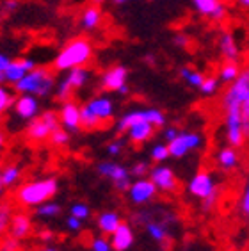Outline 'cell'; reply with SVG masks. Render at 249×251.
Returning <instances> with one entry per match:
<instances>
[{
  "label": "cell",
  "instance_id": "cell-1",
  "mask_svg": "<svg viewBox=\"0 0 249 251\" xmlns=\"http://www.w3.org/2000/svg\"><path fill=\"white\" fill-rule=\"evenodd\" d=\"M221 107L224 114L226 143L239 148L249 139V66L242 68L239 77L228 84Z\"/></svg>",
  "mask_w": 249,
  "mask_h": 251
},
{
  "label": "cell",
  "instance_id": "cell-2",
  "mask_svg": "<svg viewBox=\"0 0 249 251\" xmlns=\"http://www.w3.org/2000/svg\"><path fill=\"white\" fill-rule=\"evenodd\" d=\"M93 53H95V47H93L89 38L78 36V38L70 39L55 53V57L52 61L53 72L66 73L68 70H73V68L87 66L93 59Z\"/></svg>",
  "mask_w": 249,
  "mask_h": 251
},
{
  "label": "cell",
  "instance_id": "cell-3",
  "mask_svg": "<svg viewBox=\"0 0 249 251\" xmlns=\"http://www.w3.org/2000/svg\"><path fill=\"white\" fill-rule=\"evenodd\" d=\"M59 191V182L52 176L25 182L16 193V201L25 208H36L41 203L52 200Z\"/></svg>",
  "mask_w": 249,
  "mask_h": 251
},
{
  "label": "cell",
  "instance_id": "cell-4",
  "mask_svg": "<svg viewBox=\"0 0 249 251\" xmlns=\"http://www.w3.org/2000/svg\"><path fill=\"white\" fill-rule=\"evenodd\" d=\"M15 89L18 93H27V95H34V97L38 98L50 97L55 91V75H53V70L45 66H36L22 80H18L15 84Z\"/></svg>",
  "mask_w": 249,
  "mask_h": 251
},
{
  "label": "cell",
  "instance_id": "cell-5",
  "mask_svg": "<svg viewBox=\"0 0 249 251\" xmlns=\"http://www.w3.org/2000/svg\"><path fill=\"white\" fill-rule=\"evenodd\" d=\"M114 101L107 95H98L87 100L84 105H80L82 126L87 130H95L100 125L110 121L114 118Z\"/></svg>",
  "mask_w": 249,
  "mask_h": 251
},
{
  "label": "cell",
  "instance_id": "cell-6",
  "mask_svg": "<svg viewBox=\"0 0 249 251\" xmlns=\"http://www.w3.org/2000/svg\"><path fill=\"white\" fill-rule=\"evenodd\" d=\"M89 78H91V70L86 66H78V68H73V70H68L66 75L55 84V98L59 101H66V100H72L73 93H77L78 89H82L84 86H87L89 82Z\"/></svg>",
  "mask_w": 249,
  "mask_h": 251
},
{
  "label": "cell",
  "instance_id": "cell-7",
  "mask_svg": "<svg viewBox=\"0 0 249 251\" xmlns=\"http://www.w3.org/2000/svg\"><path fill=\"white\" fill-rule=\"evenodd\" d=\"M141 120L149 121V123L155 125L157 128L166 126V123H168V118H166L164 111H160L157 107H144V109H132V111L124 112L123 116L116 121V130L120 132V134H124L130 126Z\"/></svg>",
  "mask_w": 249,
  "mask_h": 251
},
{
  "label": "cell",
  "instance_id": "cell-8",
  "mask_svg": "<svg viewBox=\"0 0 249 251\" xmlns=\"http://www.w3.org/2000/svg\"><path fill=\"white\" fill-rule=\"evenodd\" d=\"M96 173H98L100 178L109 180L118 193H126V189L132 184L130 169H126L120 162H114V160H101V162H98Z\"/></svg>",
  "mask_w": 249,
  "mask_h": 251
},
{
  "label": "cell",
  "instance_id": "cell-9",
  "mask_svg": "<svg viewBox=\"0 0 249 251\" xmlns=\"http://www.w3.org/2000/svg\"><path fill=\"white\" fill-rule=\"evenodd\" d=\"M61 126L59 121V114L53 111H45L41 112L38 118H34L29 121L27 126V137L34 143H43V141L50 139V135Z\"/></svg>",
  "mask_w": 249,
  "mask_h": 251
},
{
  "label": "cell",
  "instance_id": "cell-10",
  "mask_svg": "<svg viewBox=\"0 0 249 251\" xmlns=\"http://www.w3.org/2000/svg\"><path fill=\"white\" fill-rule=\"evenodd\" d=\"M205 139H203V135L199 132H194V130H180L178 135L169 145V153L171 157L174 159H183L187 157L189 153L192 151H198L199 148L203 146Z\"/></svg>",
  "mask_w": 249,
  "mask_h": 251
},
{
  "label": "cell",
  "instance_id": "cell-11",
  "mask_svg": "<svg viewBox=\"0 0 249 251\" xmlns=\"http://www.w3.org/2000/svg\"><path fill=\"white\" fill-rule=\"evenodd\" d=\"M100 86L110 93H128V70L123 64H112L100 75Z\"/></svg>",
  "mask_w": 249,
  "mask_h": 251
},
{
  "label": "cell",
  "instance_id": "cell-12",
  "mask_svg": "<svg viewBox=\"0 0 249 251\" xmlns=\"http://www.w3.org/2000/svg\"><path fill=\"white\" fill-rule=\"evenodd\" d=\"M187 191H189L191 196H194L199 201L212 198V196H219L216 178L208 171H198L196 175H192V178L187 184Z\"/></svg>",
  "mask_w": 249,
  "mask_h": 251
},
{
  "label": "cell",
  "instance_id": "cell-13",
  "mask_svg": "<svg viewBox=\"0 0 249 251\" xmlns=\"http://www.w3.org/2000/svg\"><path fill=\"white\" fill-rule=\"evenodd\" d=\"M158 189L157 185L151 182L149 176H143V178H135L130 187L126 189V196H128L130 203H134L137 207H143L146 203L153 201V198L157 196Z\"/></svg>",
  "mask_w": 249,
  "mask_h": 251
},
{
  "label": "cell",
  "instance_id": "cell-14",
  "mask_svg": "<svg viewBox=\"0 0 249 251\" xmlns=\"http://www.w3.org/2000/svg\"><path fill=\"white\" fill-rule=\"evenodd\" d=\"M13 112L15 116L22 121H32L41 114V103L39 98L27 93H20L18 97L13 101Z\"/></svg>",
  "mask_w": 249,
  "mask_h": 251
},
{
  "label": "cell",
  "instance_id": "cell-15",
  "mask_svg": "<svg viewBox=\"0 0 249 251\" xmlns=\"http://www.w3.org/2000/svg\"><path fill=\"white\" fill-rule=\"evenodd\" d=\"M149 178L157 185V189L160 193H174L178 187V178L174 171H173L169 166L162 164H155L153 168L149 169Z\"/></svg>",
  "mask_w": 249,
  "mask_h": 251
},
{
  "label": "cell",
  "instance_id": "cell-16",
  "mask_svg": "<svg viewBox=\"0 0 249 251\" xmlns=\"http://www.w3.org/2000/svg\"><path fill=\"white\" fill-rule=\"evenodd\" d=\"M57 114H59V121H61V126L66 128L68 132H77L82 128L80 105H78L77 101H73V100L62 101V105Z\"/></svg>",
  "mask_w": 249,
  "mask_h": 251
},
{
  "label": "cell",
  "instance_id": "cell-17",
  "mask_svg": "<svg viewBox=\"0 0 249 251\" xmlns=\"http://www.w3.org/2000/svg\"><path fill=\"white\" fill-rule=\"evenodd\" d=\"M34 68H36V61H34L32 57L13 59L9 63V66L5 68V72H4L5 84H13V86H15L18 80H22L30 70H34Z\"/></svg>",
  "mask_w": 249,
  "mask_h": 251
},
{
  "label": "cell",
  "instance_id": "cell-18",
  "mask_svg": "<svg viewBox=\"0 0 249 251\" xmlns=\"http://www.w3.org/2000/svg\"><path fill=\"white\" fill-rule=\"evenodd\" d=\"M217 49H219L221 57L224 59V61H237L240 55L239 43H237L233 32H230V30H223L221 32L219 39H217Z\"/></svg>",
  "mask_w": 249,
  "mask_h": 251
},
{
  "label": "cell",
  "instance_id": "cell-19",
  "mask_svg": "<svg viewBox=\"0 0 249 251\" xmlns=\"http://www.w3.org/2000/svg\"><path fill=\"white\" fill-rule=\"evenodd\" d=\"M155 128H157V126L151 125L149 121L141 120V121H137V123H134V125L130 126L124 134H126V137H128L130 143H134V145H144L146 141H149L151 137H153Z\"/></svg>",
  "mask_w": 249,
  "mask_h": 251
},
{
  "label": "cell",
  "instance_id": "cell-20",
  "mask_svg": "<svg viewBox=\"0 0 249 251\" xmlns=\"http://www.w3.org/2000/svg\"><path fill=\"white\" fill-rule=\"evenodd\" d=\"M110 242H112L114 251H128L135 242V235L132 226L126 225V223H121L120 226L116 228V232L110 235Z\"/></svg>",
  "mask_w": 249,
  "mask_h": 251
},
{
  "label": "cell",
  "instance_id": "cell-21",
  "mask_svg": "<svg viewBox=\"0 0 249 251\" xmlns=\"http://www.w3.org/2000/svg\"><path fill=\"white\" fill-rule=\"evenodd\" d=\"M103 22V11L98 4L86 5L80 13V27L84 30H96Z\"/></svg>",
  "mask_w": 249,
  "mask_h": 251
},
{
  "label": "cell",
  "instance_id": "cell-22",
  "mask_svg": "<svg viewBox=\"0 0 249 251\" xmlns=\"http://www.w3.org/2000/svg\"><path fill=\"white\" fill-rule=\"evenodd\" d=\"M32 232V219L24 212L13 214V219H11L9 225V233L11 237H15L18 241H24L30 235Z\"/></svg>",
  "mask_w": 249,
  "mask_h": 251
},
{
  "label": "cell",
  "instance_id": "cell-23",
  "mask_svg": "<svg viewBox=\"0 0 249 251\" xmlns=\"http://www.w3.org/2000/svg\"><path fill=\"white\" fill-rule=\"evenodd\" d=\"M121 216L114 210H105V212L98 214L96 218V228L101 235H112L116 232V228L121 225Z\"/></svg>",
  "mask_w": 249,
  "mask_h": 251
},
{
  "label": "cell",
  "instance_id": "cell-24",
  "mask_svg": "<svg viewBox=\"0 0 249 251\" xmlns=\"http://www.w3.org/2000/svg\"><path fill=\"white\" fill-rule=\"evenodd\" d=\"M216 162L223 171H231L239 166V151L235 146H224L216 155Z\"/></svg>",
  "mask_w": 249,
  "mask_h": 251
},
{
  "label": "cell",
  "instance_id": "cell-25",
  "mask_svg": "<svg viewBox=\"0 0 249 251\" xmlns=\"http://www.w3.org/2000/svg\"><path fill=\"white\" fill-rule=\"evenodd\" d=\"M180 77H182L183 82L189 87H192V89H199V86H201L203 80H205V75H203L199 70L191 68V66L180 68Z\"/></svg>",
  "mask_w": 249,
  "mask_h": 251
},
{
  "label": "cell",
  "instance_id": "cell-26",
  "mask_svg": "<svg viewBox=\"0 0 249 251\" xmlns=\"http://www.w3.org/2000/svg\"><path fill=\"white\" fill-rule=\"evenodd\" d=\"M0 178L4 187H13L20 182L22 178V168L18 164H7L0 169Z\"/></svg>",
  "mask_w": 249,
  "mask_h": 251
},
{
  "label": "cell",
  "instance_id": "cell-27",
  "mask_svg": "<svg viewBox=\"0 0 249 251\" xmlns=\"http://www.w3.org/2000/svg\"><path fill=\"white\" fill-rule=\"evenodd\" d=\"M239 73H240V66L237 64V61H224L223 66L219 68L217 78H219L223 84H230L239 77Z\"/></svg>",
  "mask_w": 249,
  "mask_h": 251
},
{
  "label": "cell",
  "instance_id": "cell-28",
  "mask_svg": "<svg viewBox=\"0 0 249 251\" xmlns=\"http://www.w3.org/2000/svg\"><path fill=\"white\" fill-rule=\"evenodd\" d=\"M146 235L155 242H164L168 239L169 230L160 221H146Z\"/></svg>",
  "mask_w": 249,
  "mask_h": 251
},
{
  "label": "cell",
  "instance_id": "cell-29",
  "mask_svg": "<svg viewBox=\"0 0 249 251\" xmlns=\"http://www.w3.org/2000/svg\"><path fill=\"white\" fill-rule=\"evenodd\" d=\"M59 214H61V205L57 201H53V200H48V201L36 207V216L39 219H53L57 218Z\"/></svg>",
  "mask_w": 249,
  "mask_h": 251
},
{
  "label": "cell",
  "instance_id": "cell-30",
  "mask_svg": "<svg viewBox=\"0 0 249 251\" xmlns=\"http://www.w3.org/2000/svg\"><path fill=\"white\" fill-rule=\"evenodd\" d=\"M223 4V0H192V7L196 9L198 15L212 18V15L216 13V9Z\"/></svg>",
  "mask_w": 249,
  "mask_h": 251
},
{
  "label": "cell",
  "instance_id": "cell-31",
  "mask_svg": "<svg viewBox=\"0 0 249 251\" xmlns=\"http://www.w3.org/2000/svg\"><path fill=\"white\" fill-rule=\"evenodd\" d=\"M169 157H171V153H169L168 143H155L151 146V150H149V159L153 160L155 164H162Z\"/></svg>",
  "mask_w": 249,
  "mask_h": 251
},
{
  "label": "cell",
  "instance_id": "cell-32",
  "mask_svg": "<svg viewBox=\"0 0 249 251\" xmlns=\"http://www.w3.org/2000/svg\"><path fill=\"white\" fill-rule=\"evenodd\" d=\"M72 132H68L66 128H62V126H59L57 130L53 132L52 135H50V145L55 146V148H64V146L70 145V139H72Z\"/></svg>",
  "mask_w": 249,
  "mask_h": 251
},
{
  "label": "cell",
  "instance_id": "cell-33",
  "mask_svg": "<svg viewBox=\"0 0 249 251\" xmlns=\"http://www.w3.org/2000/svg\"><path fill=\"white\" fill-rule=\"evenodd\" d=\"M219 84L221 80L217 77H205V80H203V84L199 86L198 91L201 93L203 97H214L219 91Z\"/></svg>",
  "mask_w": 249,
  "mask_h": 251
},
{
  "label": "cell",
  "instance_id": "cell-34",
  "mask_svg": "<svg viewBox=\"0 0 249 251\" xmlns=\"http://www.w3.org/2000/svg\"><path fill=\"white\" fill-rule=\"evenodd\" d=\"M11 219H13V208L9 203H0V233L9 230Z\"/></svg>",
  "mask_w": 249,
  "mask_h": 251
},
{
  "label": "cell",
  "instance_id": "cell-35",
  "mask_svg": "<svg viewBox=\"0 0 249 251\" xmlns=\"http://www.w3.org/2000/svg\"><path fill=\"white\" fill-rule=\"evenodd\" d=\"M13 101H15V97L13 93L5 87V84H0V116L7 112L13 107Z\"/></svg>",
  "mask_w": 249,
  "mask_h": 251
},
{
  "label": "cell",
  "instance_id": "cell-36",
  "mask_svg": "<svg viewBox=\"0 0 249 251\" xmlns=\"http://www.w3.org/2000/svg\"><path fill=\"white\" fill-rule=\"evenodd\" d=\"M70 214L75 216V218L82 219V221H87V219L91 218V207L84 201H77L70 207Z\"/></svg>",
  "mask_w": 249,
  "mask_h": 251
},
{
  "label": "cell",
  "instance_id": "cell-37",
  "mask_svg": "<svg viewBox=\"0 0 249 251\" xmlns=\"http://www.w3.org/2000/svg\"><path fill=\"white\" fill-rule=\"evenodd\" d=\"M112 242L110 239H107L105 235H100V237H95L91 242V251H112Z\"/></svg>",
  "mask_w": 249,
  "mask_h": 251
},
{
  "label": "cell",
  "instance_id": "cell-38",
  "mask_svg": "<svg viewBox=\"0 0 249 251\" xmlns=\"http://www.w3.org/2000/svg\"><path fill=\"white\" fill-rule=\"evenodd\" d=\"M149 164L146 160H141V162H135L132 168H130V175L134 176V178H143V176H148L149 175Z\"/></svg>",
  "mask_w": 249,
  "mask_h": 251
},
{
  "label": "cell",
  "instance_id": "cell-39",
  "mask_svg": "<svg viewBox=\"0 0 249 251\" xmlns=\"http://www.w3.org/2000/svg\"><path fill=\"white\" fill-rule=\"evenodd\" d=\"M239 207H240V212H242V216L249 218V175H248V178H246L244 191H242V196H240Z\"/></svg>",
  "mask_w": 249,
  "mask_h": 251
},
{
  "label": "cell",
  "instance_id": "cell-40",
  "mask_svg": "<svg viewBox=\"0 0 249 251\" xmlns=\"http://www.w3.org/2000/svg\"><path fill=\"white\" fill-rule=\"evenodd\" d=\"M123 150H124V141L123 139H114L107 145V153H109L110 157H118V155L123 153Z\"/></svg>",
  "mask_w": 249,
  "mask_h": 251
},
{
  "label": "cell",
  "instance_id": "cell-41",
  "mask_svg": "<svg viewBox=\"0 0 249 251\" xmlns=\"http://www.w3.org/2000/svg\"><path fill=\"white\" fill-rule=\"evenodd\" d=\"M66 228H68V230H70L72 233H78V232L82 230V228H84V221H82V219H78V218H75V216H72V214H70V216L66 218Z\"/></svg>",
  "mask_w": 249,
  "mask_h": 251
},
{
  "label": "cell",
  "instance_id": "cell-42",
  "mask_svg": "<svg viewBox=\"0 0 249 251\" xmlns=\"http://www.w3.org/2000/svg\"><path fill=\"white\" fill-rule=\"evenodd\" d=\"M173 45H174L176 49H187V47L191 45V38L183 32H176L173 36Z\"/></svg>",
  "mask_w": 249,
  "mask_h": 251
},
{
  "label": "cell",
  "instance_id": "cell-43",
  "mask_svg": "<svg viewBox=\"0 0 249 251\" xmlns=\"http://www.w3.org/2000/svg\"><path fill=\"white\" fill-rule=\"evenodd\" d=\"M18 5H20L18 0H5L4 4L0 5V7H2V11H4L5 15H13V13L18 9Z\"/></svg>",
  "mask_w": 249,
  "mask_h": 251
},
{
  "label": "cell",
  "instance_id": "cell-44",
  "mask_svg": "<svg viewBox=\"0 0 249 251\" xmlns=\"http://www.w3.org/2000/svg\"><path fill=\"white\" fill-rule=\"evenodd\" d=\"M18 248H20V241L15 239V237H11V239H7V241L2 244L0 251H18Z\"/></svg>",
  "mask_w": 249,
  "mask_h": 251
},
{
  "label": "cell",
  "instance_id": "cell-45",
  "mask_svg": "<svg viewBox=\"0 0 249 251\" xmlns=\"http://www.w3.org/2000/svg\"><path fill=\"white\" fill-rule=\"evenodd\" d=\"M178 132L180 130H178L176 126H164V132H162L164 141H166V143H171V141L178 135Z\"/></svg>",
  "mask_w": 249,
  "mask_h": 251
},
{
  "label": "cell",
  "instance_id": "cell-46",
  "mask_svg": "<svg viewBox=\"0 0 249 251\" xmlns=\"http://www.w3.org/2000/svg\"><path fill=\"white\" fill-rule=\"evenodd\" d=\"M13 61V59L7 55V53L0 52V72H5V68L9 66V63Z\"/></svg>",
  "mask_w": 249,
  "mask_h": 251
},
{
  "label": "cell",
  "instance_id": "cell-47",
  "mask_svg": "<svg viewBox=\"0 0 249 251\" xmlns=\"http://www.w3.org/2000/svg\"><path fill=\"white\" fill-rule=\"evenodd\" d=\"M144 61H146L148 64H153L155 63V55H151V53H146V55H144Z\"/></svg>",
  "mask_w": 249,
  "mask_h": 251
},
{
  "label": "cell",
  "instance_id": "cell-48",
  "mask_svg": "<svg viewBox=\"0 0 249 251\" xmlns=\"http://www.w3.org/2000/svg\"><path fill=\"white\" fill-rule=\"evenodd\" d=\"M242 9H249V0H237Z\"/></svg>",
  "mask_w": 249,
  "mask_h": 251
},
{
  "label": "cell",
  "instance_id": "cell-49",
  "mask_svg": "<svg viewBox=\"0 0 249 251\" xmlns=\"http://www.w3.org/2000/svg\"><path fill=\"white\" fill-rule=\"evenodd\" d=\"M41 239H43V241H50V239H52V233L50 232H41Z\"/></svg>",
  "mask_w": 249,
  "mask_h": 251
},
{
  "label": "cell",
  "instance_id": "cell-50",
  "mask_svg": "<svg viewBox=\"0 0 249 251\" xmlns=\"http://www.w3.org/2000/svg\"><path fill=\"white\" fill-rule=\"evenodd\" d=\"M5 146V135H4V132H0V150Z\"/></svg>",
  "mask_w": 249,
  "mask_h": 251
},
{
  "label": "cell",
  "instance_id": "cell-51",
  "mask_svg": "<svg viewBox=\"0 0 249 251\" xmlns=\"http://www.w3.org/2000/svg\"><path fill=\"white\" fill-rule=\"evenodd\" d=\"M128 0H112V4H116V5H123V4H126Z\"/></svg>",
  "mask_w": 249,
  "mask_h": 251
},
{
  "label": "cell",
  "instance_id": "cell-52",
  "mask_svg": "<svg viewBox=\"0 0 249 251\" xmlns=\"http://www.w3.org/2000/svg\"><path fill=\"white\" fill-rule=\"evenodd\" d=\"M41 251H59V250L55 246H47V248H43Z\"/></svg>",
  "mask_w": 249,
  "mask_h": 251
},
{
  "label": "cell",
  "instance_id": "cell-53",
  "mask_svg": "<svg viewBox=\"0 0 249 251\" xmlns=\"http://www.w3.org/2000/svg\"><path fill=\"white\" fill-rule=\"evenodd\" d=\"M105 2V0H91V4H98V5H101Z\"/></svg>",
  "mask_w": 249,
  "mask_h": 251
},
{
  "label": "cell",
  "instance_id": "cell-54",
  "mask_svg": "<svg viewBox=\"0 0 249 251\" xmlns=\"http://www.w3.org/2000/svg\"><path fill=\"white\" fill-rule=\"evenodd\" d=\"M4 194V184H2V178H0V196Z\"/></svg>",
  "mask_w": 249,
  "mask_h": 251
},
{
  "label": "cell",
  "instance_id": "cell-55",
  "mask_svg": "<svg viewBox=\"0 0 249 251\" xmlns=\"http://www.w3.org/2000/svg\"><path fill=\"white\" fill-rule=\"evenodd\" d=\"M0 5H2V0H0Z\"/></svg>",
  "mask_w": 249,
  "mask_h": 251
}]
</instances>
